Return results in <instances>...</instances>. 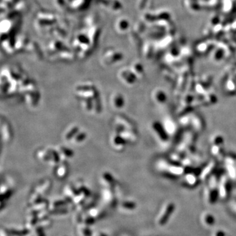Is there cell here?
Masks as SVG:
<instances>
[{"label":"cell","instance_id":"1","mask_svg":"<svg viewBox=\"0 0 236 236\" xmlns=\"http://www.w3.org/2000/svg\"><path fill=\"white\" fill-rule=\"evenodd\" d=\"M174 210H175V205L173 203L169 202L166 203L161 210L158 216L157 217V224L160 226H163L167 224Z\"/></svg>","mask_w":236,"mask_h":236},{"label":"cell","instance_id":"2","mask_svg":"<svg viewBox=\"0 0 236 236\" xmlns=\"http://www.w3.org/2000/svg\"><path fill=\"white\" fill-rule=\"evenodd\" d=\"M125 140L123 137H120L118 134L115 133L111 137V145L117 150H122L125 148Z\"/></svg>","mask_w":236,"mask_h":236},{"label":"cell","instance_id":"3","mask_svg":"<svg viewBox=\"0 0 236 236\" xmlns=\"http://www.w3.org/2000/svg\"><path fill=\"white\" fill-rule=\"evenodd\" d=\"M112 104L113 106L117 109H120L123 108L124 106L125 101L121 94L115 93L113 95L112 97Z\"/></svg>","mask_w":236,"mask_h":236},{"label":"cell","instance_id":"4","mask_svg":"<svg viewBox=\"0 0 236 236\" xmlns=\"http://www.w3.org/2000/svg\"><path fill=\"white\" fill-rule=\"evenodd\" d=\"M202 220L205 226L211 227L215 224V218L211 213H205L202 215Z\"/></svg>","mask_w":236,"mask_h":236},{"label":"cell","instance_id":"5","mask_svg":"<svg viewBox=\"0 0 236 236\" xmlns=\"http://www.w3.org/2000/svg\"><path fill=\"white\" fill-rule=\"evenodd\" d=\"M101 182L103 183V184L106 185L107 188H110L114 184L115 181L111 174L109 173H104L101 176Z\"/></svg>","mask_w":236,"mask_h":236},{"label":"cell","instance_id":"6","mask_svg":"<svg viewBox=\"0 0 236 236\" xmlns=\"http://www.w3.org/2000/svg\"><path fill=\"white\" fill-rule=\"evenodd\" d=\"M79 132V127L77 125H73L67 129L64 134V138L67 141H71L74 136Z\"/></svg>","mask_w":236,"mask_h":236},{"label":"cell","instance_id":"7","mask_svg":"<svg viewBox=\"0 0 236 236\" xmlns=\"http://www.w3.org/2000/svg\"><path fill=\"white\" fill-rule=\"evenodd\" d=\"M103 199L105 203L108 204V205H114L115 204V198L113 196V194L108 189H106L103 192Z\"/></svg>","mask_w":236,"mask_h":236},{"label":"cell","instance_id":"8","mask_svg":"<svg viewBox=\"0 0 236 236\" xmlns=\"http://www.w3.org/2000/svg\"><path fill=\"white\" fill-rule=\"evenodd\" d=\"M137 207L136 203L133 201H124L121 204V209L123 211H132Z\"/></svg>","mask_w":236,"mask_h":236},{"label":"cell","instance_id":"9","mask_svg":"<svg viewBox=\"0 0 236 236\" xmlns=\"http://www.w3.org/2000/svg\"><path fill=\"white\" fill-rule=\"evenodd\" d=\"M58 152L60 158L63 160L70 158V157L73 156V152L70 149H69V148H64V146L60 147Z\"/></svg>","mask_w":236,"mask_h":236},{"label":"cell","instance_id":"10","mask_svg":"<svg viewBox=\"0 0 236 236\" xmlns=\"http://www.w3.org/2000/svg\"><path fill=\"white\" fill-rule=\"evenodd\" d=\"M68 173L67 166L65 164H62L59 165L56 169V174L59 178H64Z\"/></svg>","mask_w":236,"mask_h":236},{"label":"cell","instance_id":"11","mask_svg":"<svg viewBox=\"0 0 236 236\" xmlns=\"http://www.w3.org/2000/svg\"><path fill=\"white\" fill-rule=\"evenodd\" d=\"M87 138V134L85 132H79L74 136V137L72 138L73 140V142L75 144H80L84 142V141H85Z\"/></svg>","mask_w":236,"mask_h":236},{"label":"cell","instance_id":"12","mask_svg":"<svg viewBox=\"0 0 236 236\" xmlns=\"http://www.w3.org/2000/svg\"><path fill=\"white\" fill-rule=\"evenodd\" d=\"M81 104L83 108H84V110L87 112L91 111L93 107V103L91 99L83 100V101L81 102Z\"/></svg>","mask_w":236,"mask_h":236},{"label":"cell","instance_id":"13","mask_svg":"<svg viewBox=\"0 0 236 236\" xmlns=\"http://www.w3.org/2000/svg\"><path fill=\"white\" fill-rule=\"evenodd\" d=\"M78 234L80 236H91L92 233L89 228H87L85 224L82 227H80L78 228Z\"/></svg>","mask_w":236,"mask_h":236},{"label":"cell","instance_id":"14","mask_svg":"<svg viewBox=\"0 0 236 236\" xmlns=\"http://www.w3.org/2000/svg\"><path fill=\"white\" fill-rule=\"evenodd\" d=\"M226 234L222 230H217L215 232H214L213 236H226Z\"/></svg>","mask_w":236,"mask_h":236},{"label":"cell","instance_id":"15","mask_svg":"<svg viewBox=\"0 0 236 236\" xmlns=\"http://www.w3.org/2000/svg\"><path fill=\"white\" fill-rule=\"evenodd\" d=\"M93 236H108L106 233L102 232V231H98V232H97L95 234H94Z\"/></svg>","mask_w":236,"mask_h":236},{"label":"cell","instance_id":"16","mask_svg":"<svg viewBox=\"0 0 236 236\" xmlns=\"http://www.w3.org/2000/svg\"><path fill=\"white\" fill-rule=\"evenodd\" d=\"M232 207H233V209H234V211L236 212V202H235V203H233Z\"/></svg>","mask_w":236,"mask_h":236},{"label":"cell","instance_id":"17","mask_svg":"<svg viewBox=\"0 0 236 236\" xmlns=\"http://www.w3.org/2000/svg\"><path fill=\"white\" fill-rule=\"evenodd\" d=\"M226 236H228V235H226Z\"/></svg>","mask_w":236,"mask_h":236}]
</instances>
